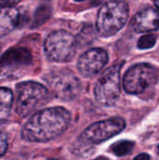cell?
<instances>
[{"label":"cell","mask_w":159,"mask_h":160,"mask_svg":"<svg viewBox=\"0 0 159 160\" xmlns=\"http://www.w3.org/2000/svg\"><path fill=\"white\" fill-rule=\"evenodd\" d=\"M0 52H1V46H0Z\"/></svg>","instance_id":"cell-23"},{"label":"cell","mask_w":159,"mask_h":160,"mask_svg":"<svg viewBox=\"0 0 159 160\" xmlns=\"http://www.w3.org/2000/svg\"><path fill=\"white\" fill-rule=\"evenodd\" d=\"M157 81V71L152 65L142 63L130 68L124 76V89L127 94L138 95Z\"/></svg>","instance_id":"cell-7"},{"label":"cell","mask_w":159,"mask_h":160,"mask_svg":"<svg viewBox=\"0 0 159 160\" xmlns=\"http://www.w3.org/2000/svg\"><path fill=\"white\" fill-rule=\"evenodd\" d=\"M7 147H8L7 137L4 132L0 131V157L5 155V153L7 150Z\"/></svg>","instance_id":"cell-16"},{"label":"cell","mask_w":159,"mask_h":160,"mask_svg":"<svg viewBox=\"0 0 159 160\" xmlns=\"http://www.w3.org/2000/svg\"><path fill=\"white\" fill-rule=\"evenodd\" d=\"M157 42V36L153 34H147L142 36L138 41V48L142 50L150 49L155 46Z\"/></svg>","instance_id":"cell-15"},{"label":"cell","mask_w":159,"mask_h":160,"mask_svg":"<svg viewBox=\"0 0 159 160\" xmlns=\"http://www.w3.org/2000/svg\"><path fill=\"white\" fill-rule=\"evenodd\" d=\"M125 128L126 122L123 118L115 117L103 120L88 127L82 132L79 141L87 145L101 143L122 132Z\"/></svg>","instance_id":"cell-8"},{"label":"cell","mask_w":159,"mask_h":160,"mask_svg":"<svg viewBox=\"0 0 159 160\" xmlns=\"http://www.w3.org/2000/svg\"><path fill=\"white\" fill-rule=\"evenodd\" d=\"M108 53L100 48H94L85 52L79 59L78 69L86 78L96 76L108 63Z\"/></svg>","instance_id":"cell-9"},{"label":"cell","mask_w":159,"mask_h":160,"mask_svg":"<svg viewBox=\"0 0 159 160\" xmlns=\"http://www.w3.org/2000/svg\"><path fill=\"white\" fill-rule=\"evenodd\" d=\"M49 100L48 89L36 82H23L16 86V112L26 117L44 106Z\"/></svg>","instance_id":"cell-2"},{"label":"cell","mask_w":159,"mask_h":160,"mask_svg":"<svg viewBox=\"0 0 159 160\" xmlns=\"http://www.w3.org/2000/svg\"><path fill=\"white\" fill-rule=\"evenodd\" d=\"M128 18V6L120 0H111L98 11L97 29L102 37H112L119 32Z\"/></svg>","instance_id":"cell-3"},{"label":"cell","mask_w":159,"mask_h":160,"mask_svg":"<svg viewBox=\"0 0 159 160\" xmlns=\"http://www.w3.org/2000/svg\"><path fill=\"white\" fill-rule=\"evenodd\" d=\"M158 150H159V145H158Z\"/></svg>","instance_id":"cell-24"},{"label":"cell","mask_w":159,"mask_h":160,"mask_svg":"<svg viewBox=\"0 0 159 160\" xmlns=\"http://www.w3.org/2000/svg\"><path fill=\"white\" fill-rule=\"evenodd\" d=\"M76 40L65 30L52 32L44 43V52L47 58L53 62L65 63L70 61L76 53Z\"/></svg>","instance_id":"cell-4"},{"label":"cell","mask_w":159,"mask_h":160,"mask_svg":"<svg viewBox=\"0 0 159 160\" xmlns=\"http://www.w3.org/2000/svg\"><path fill=\"white\" fill-rule=\"evenodd\" d=\"M133 160H150V156L145 153H142L141 155H138Z\"/></svg>","instance_id":"cell-18"},{"label":"cell","mask_w":159,"mask_h":160,"mask_svg":"<svg viewBox=\"0 0 159 160\" xmlns=\"http://www.w3.org/2000/svg\"><path fill=\"white\" fill-rule=\"evenodd\" d=\"M75 1H77V2H81V1H84V0H75Z\"/></svg>","instance_id":"cell-21"},{"label":"cell","mask_w":159,"mask_h":160,"mask_svg":"<svg viewBox=\"0 0 159 160\" xmlns=\"http://www.w3.org/2000/svg\"><path fill=\"white\" fill-rule=\"evenodd\" d=\"M12 104V92L6 87H0V125L5 123L8 118Z\"/></svg>","instance_id":"cell-13"},{"label":"cell","mask_w":159,"mask_h":160,"mask_svg":"<svg viewBox=\"0 0 159 160\" xmlns=\"http://www.w3.org/2000/svg\"><path fill=\"white\" fill-rule=\"evenodd\" d=\"M47 160H57V159H47Z\"/></svg>","instance_id":"cell-22"},{"label":"cell","mask_w":159,"mask_h":160,"mask_svg":"<svg viewBox=\"0 0 159 160\" xmlns=\"http://www.w3.org/2000/svg\"><path fill=\"white\" fill-rule=\"evenodd\" d=\"M71 115L62 107L36 112L24 125L22 138L29 142H46L61 136L68 128Z\"/></svg>","instance_id":"cell-1"},{"label":"cell","mask_w":159,"mask_h":160,"mask_svg":"<svg viewBox=\"0 0 159 160\" xmlns=\"http://www.w3.org/2000/svg\"><path fill=\"white\" fill-rule=\"evenodd\" d=\"M132 28L138 33L159 29V11L155 8H147L138 12L131 22Z\"/></svg>","instance_id":"cell-11"},{"label":"cell","mask_w":159,"mask_h":160,"mask_svg":"<svg viewBox=\"0 0 159 160\" xmlns=\"http://www.w3.org/2000/svg\"><path fill=\"white\" fill-rule=\"evenodd\" d=\"M134 147V142L129 141H120L112 146V153L117 157H123L129 154Z\"/></svg>","instance_id":"cell-14"},{"label":"cell","mask_w":159,"mask_h":160,"mask_svg":"<svg viewBox=\"0 0 159 160\" xmlns=\"http://www.w3.org/2000/svg\"><path fill=\"white\" fill-rule=\"evenodd\" d=\"M32 56L25 48H13L0 57V73L7 74L16 68L29 65Z\"/></svg>","instance_id":"cell-10"},{"label":"cell","mask_w":159,"mask_h":160,"mask_svg":"<svg viewBox=\"0 0 159 160\" xmlns=\"http://www.w3.org/2000/svg\"><path fill=\"white\" fill-rule=\"evenodd\" d=\"M155 1V5L157 6V9L159 11V0H154Z\"/></svg>","instance_id":"cell-19"},{"label":"cell","mask_w":159,"mask_h":160,"mask_svg":"<svg viewBox=\"0 0 159 160\" xmlns=\"http://www.w3.org/2000/svg\"><path fill=\"white\" fill-rule=\"evenodd\" d=\"M22 22L20 11L11 8H0V38L12 32Z\"/></svg>","instance_id":"cell-12"},{"label":"cell","mask_w":159,"mask_h":160,"mask_svg":"<svg viewBox=\"0 0 159 160\" xmlns=\"http://www.w3.org/2000/svg\"><path fill=\"white\" fill-rule=\"evenodd\" d=\"M95 160H108L107 158H97V159Z\"/></svg>","instance_id":"cell-20"},{"label":"cell","mask_w":159,"mask_h":160,"mask_svg":"<svg viewBox=\"0 0 159 160\" xmlns=\"http://www.w3.org/2000/svg\"><path fill=\"white\" fill-rule=\"evenodd\" d=\"M121 65L107 68L99 77L95 87L97 102L103 107H111L116 103L121 93Z\"/></svg>","instance_id":"cell-5"},{"label":"cell","mask_w":159,"mask_h":160,"mask_svg":"<svg viewBox=\"0 0 159 160\" xmlns=\"http://www.w3.org/2000/svg\"><path fill=\"white\" fill-rule=\"evenodd\" d=\"M45 80L56 98L62 100H72L81 92L82 84L75 74L68 69H59L50 72Z\"/></svg>","instance_id":"cell-6"},{"label":"cell","mask_w":159,"mask_h":160,"mask_svg":"<svg viewBox=\"0 0 159 160\" xmlns=\"http://www.w3.org/2000/svg\"><path fill=\"white\" fill-rule=\"evenodd\" d=\"M21 1L22 0H0V7L1 8H11Z\"/></svg>","instance_id":"cell-17"}]
</instances>
